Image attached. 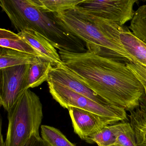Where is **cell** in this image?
Returning a JSON list of instances; mask_svg holds the SVG:
<instances>
[{"label": "cell", "instance_id": "cell-10", "mask_svg": "<svg viewBox=\"0 0 146 146\" xmlns=\"http://www.w3.org/2000/svg\"><path fill=\"white\" fill-rule=\"evenodd\" d=\"M18 34L38 51L43 58L49 60L53 67L64 64L56 48L40 33L33 30L25 29Z\"/></svg>", "mask_w": 146, "mask_h": 146}, {"label": "cell", "instance_id": "cell-18", "mask_svg": "<svg viewBox=\"0 0 146 146\" xmlns=\"http://www.w3.org/2000/svg\"><path fill=\"white\" fill-rule=\"evenodd\" d=\"M42 138L50 146H76L58 129L47 125L41 126Z\"/></svg>", "mask_w": 146, "mask_h": 146}, {"label": "cell", "instance_id": "cell-9", "mask_svg": "<svg viewBox=\"0 0 146 146\" xmlns=\"http://www.w3.org/2000/svg\"><path fill=\"white\" fill-rule=\"evenodd\" d=\"M74 132L86 141L91 135L97 132L108 123L100 116L79 108H68Z\"/></svg>", "mask_w": 146, "mask_h": 146}, {"label": "cell", "instance_id": "cell-23", "mask_svg": "<svg viewBox=\"0 0 146 146\" xmlns=\"http://www.w3.org/2000/svg\"><path fill=\"white\" fill-rule=\"evenodd\" d=\"M140 106L146 109V95L144 94L140 99Z\"/></svg>", "mask_w": 146, "mask_h": 146}, {"label": "cell", "instance_id": "cell-20", "mask_svg": "<svg viewBox=\"0 0 146 146\" xmlns=\"http://www.w3.org/2000/svg\"><path fill=\"white\" fill-rule=\"evenodd\" d=\"M114 144L119 146H137L135 133L129 122H122Z\"/></svg>", "mask_w": 146, "mask_h": 146}, {"label": "cell", "instance_id": "cell-2", "mask_svg": "<svg viewBox=\"0 0 146 146\" xmlns=\"http://www.w3.org/2000/svg\"><path fill=\"white\" fill-rule=\"evenodd\" d=\"M52 13L63 29L84 42L88 51L125 63L136 62L121 43L118 34L113 31L111 22L76 9Z\"/></svg>", "mask_w": 146, "mask_h": 146}, {"label": "cell", "instance_id": "cell-14", "mask_svg": "<svg viewBox=\"0 0 146 146\" xmlns=\"http://www.w3.org/2000/svg\"><path fill=\"white\" fill-rule=\"evenodd\" d=\"M128 117L135 133L137 146H146V109L139 106L130 111Z\"/></svg>", "mask_w": 146, "mask_h": 146}, {"label": "cell", "instance_id": "cell-4", "mask_svg": "<svg viewBox=\"0 0 146 146\" xmlns=\"http://www.w3.org/2000/svg\"><path fill=\"white\" fill-rule=\"evenodd\" d=\"M5 146H25L34 136H39L43 118L39 96L29 89L8 112Z\"/></svg>", "mask_w": 146, "mask_h": 146}, {"label": "cell", "instance_id": "cell-5", "mask_svg": "<svg viewBox=\"0 0 146 146\" xmlns=\"http://www.w3.org/2000/svg\"><path fill=\"white\" fill-rule=\"evenodd\" d=\"M47 83L53 98L64 108H76L93 113L104 119L109 125L128 119L126 111L123 108L99 104L64 86Z\"/></svg>", "mask_w": 146, "mask_h": 146}, {"label": "cell", "instance_id": "cell-15", "mask_svg": "<svg viewBox=\"0 0 146 146\" xmlns=\"http://www.w3.org/2000/svg\"><path fill=\"white\" fill-rule=\"evenodd\" d=\"M52 67L49 60L42 57H38V61L31 65L30 67L28 76L29 88H36L47 81Z\"/></svg>", "mask_w": 146, "mask_h": 146}, {"label": "cell", "instance_id": "cell-25", "mask_svg": "<svg viewBox=\"0 0 146 146\" xmlns=\"http://www.w3.org/2000/svg\"><path fill=\"white\" fill-rule=\"evenodd\" d=\"M118 146V145H116V144H113V145H111V146Z\"/></svg>", "mask_w": 146, "mask_h": 146}, {"label": "cell", "instance_id": "cell-11", "mask_svg": "<svg viewBox=\"0 0 146 146\" xmlns=\"http://www.w3.org/2000/svg\"><path fill=\"white\" fill-rule=\"evenodd\" d=\"M119 37L121 43L136 62L146 66V43L136 36L129 27L121 26Z\"/></svg>", "mask_w": 146, "mask_h": 146}, {"label": "cell", "instance_id": "cell-3", "mask_svg": "<svg viewBox=\"0 0 146 146\" xmlns=\"http://www.w3.org/2000/svg\"><path fill=\"white\" fill-rule=\"evenodd\" d=\"M0 6L18 33L32 29L45 36L56 48L84 52V42L66 31L54 18L36 6L32 0H0Z\"/></svg>", "mask_w": 146, "mask_h": 146}, {"label": "cell", "instance_id": "cell-6", "mask_svg": "<svg viewBox=\"0 0 146 146\" xmlns=\"http://www.w3.org/2000/svg\"><path fill=\"white\" fill-rule=\"evenodd\" d=\"M136 0H84L77 8L82 11L119 25L131 21Z\"/></svg>", "mask_w": 146, "mask_h": 146}, {"label": "cell", "instance_id": "cell-24", "mask_svg": "<svg viewBox=\"0 0 146 146\" xmlns=\"http://www.w3.org/2000/svg\"><path fill=\"white\" fill-rule=\"evenodd\" d=\"M1 141H0V146H5V141L3 139V135L1 133Z\"/></svg>", "mask_w": 146, "mask_h": 146}, {"label": "cell", "instance_id": "cell-8", "mask_svg": "<svg viewBox=\"0 0 146 146\" xmlns=\"http://www.w3.org/2000/svg\"><path fill=\"white\" fill-rule=\"evenodd\" d=\"M47 82L64 86L99 104L111 106L83 82L76 74L64 64L52 68Z\"/></svg>", "mask_w": 146, "mask_h": 146}, {"label": "cell", "instance_id": "cell-21", "mask_svg": "<svg viewBox=\"0 0 146 146\" xmlns=\"http://www.w3.org/2000/svg\"><path fill=\"white\" fill-rule=\"evenodd\" d=\"M126 64L143 86L146 95V66L138 62H131Z\"/></svg>", "mask_w": 146, "mask_h": 146}, {"label": "cell", "instance_id": "cell-13", "mask_svg": "<svg viewBox=\"0 0 146 146\" xmlns=\"http://www.w3.org/2000/svg\"><path fill=\"white\" fill-rule=\"evenodd\" d=\"M38 61V57L6 48L0 49V69L17 66L31 65Z\"/></svg>", "mask_w": 146, "mask_h": 146}, {"label": "cell", "instance_id": "cell-17", "mask_svg": "<svg viewBox=\"0 0 146 146\" xmlns=\"http://www.w3.org/2000/svg\"><path fill=\"white\" fill-rule=\"evenodd\" d=\"M84 0H32L44 12L58 13L75 9Z\"/></svg>", "mask_w": 146, "mask_h": 146}, {"label": "cell", "instance_id": "cell-7", "mask_svg": "<svg viewBox=\"0 0 146 146\" xmlns=\"http://www.w3.org/2000/svg\"><path fill=\"white\" fill-rule=\"evenodd\" d=\"M31 65L0 69V105L8 112L29 87Z\"/></svg>", "mask_w": 146, "mask_h": 146}, {"label": "cell", "instance_id": "cell-12", "mask_svg": "<svg viewBox=\"0 0 146 146\" xmlns=\"http://www.w3.org/2000/svg\"><path fill=\"white\" fill-rule=\"evenodd\" d=\"M0 46L43 58L38 51L18 34L6 29H0Z\"/></svg>", "mask_w": 146, "mask_h": 146}, {"label": "cell", "instance_id": "cell-16", "mask_svg": "<svg viewBox=\"0 0 146 146\" xmlns=\"http://www.w3.org/2000/svg\"><path fill=\"white\" fill-rule=\"evenodd\" d=\"M122 123L109 125L103 127L100 130L88 137L86 141L95 143L98 146H109L116 143Z\"/></svg>", "mask_w": 146, "mask_h": 146}, {"label": "cell", "instance_id": "cell-19", "mask_svg": "<svg viewBox=\"0 0 146 146\" xmlns=\"http://www.w3.org/2000/svg\"><path fill=\"white\" fill-rule=\"evenodd\" d=\"M129 28L136 36L146 43V5L141 6L135 11Z\"/></svg>", "mask_w": 146, "mask_h": 146}, {"label": "cell", "instance_id": "cell-1", "mask_svg": "<svg viewBox=\"0 0 146 146\" xmlns=\"http://www.w3.org/2000/svg\"><path fill=\"white\" fill-rule=\"evenodd\" d=\"M59 54L64 64L111 106L132 111L145 94L143 86L126 63L97 55L87 50Z\"/></svg>", "mask_w": 146, "mask_h": 146}, {"label": "cell", "instance_id": "cell-22", "mask_svg": "<svg viewBox=\"0 0 146 146\" xmlns=\"http://www.w3.org/2000/svg\"><path fill=\"white\" fill-rule=\"evenodd\" d=\"M25 146H50L40 136H34L30 138Z\"/></svg>", "mask_w": 146, "mask_h": 146}]
</instances>
